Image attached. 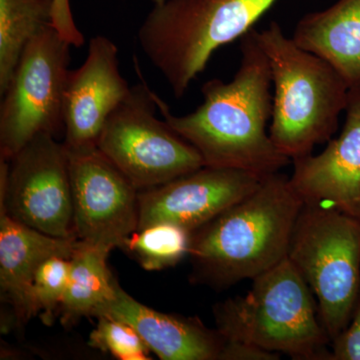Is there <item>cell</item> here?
<instances>
[{
  "label": "cell",
  "mask_w": 360,
  "mask_h": 360,
  "mask_svg": "<svg viewBox=\"0 0 360 360\" xmlns=\"http://www.w3.org/2000/svg\"><path fill=\"white\" fill-rule=\"evenodd\" d=\"M240 65L232 80H208L203 103L193 112L176 116L158 94L165 120L198 149L206 167L232 168L252 174H276L290 162L281 155L267 124L271 120V72L255 30L241 37Z\"/></svg>",
  "instance_id": "obj_1"
},
{
  "label": "cell",
  "mask_w": 360,
  "mask_h": 360,
  "mask_svg": "<svg viewBox=\"0 0 360 360\" xmlns=\"http://www.w3.org/2000/svg\"><path fill=\"white\" fill-rule=\"evenodd\" d=\"M303 206L290 177L266 175L255 191L193 232L191 278L224 288L276 266L288 257Z\"/></svg>",
  "instance_id": "obj_2"
},
{
  "label": "cell",
  "mask_w": 360,
  "mask_h": 360,
  "mask_svg": "<svg viewBox=\"0 0 360 360\" xmlns=\"http://www.w3.org/2000/svg\"><path fill=\"white\" fill-rule=\"evenodd\" d=\"M255 34L274 86L270 139L291 161L309 155L335 134L349 86L328 61L286 37L278 23Z\"/></svg>",
  "instance_id": "obj_3"
},
{
  "label": "cell",
  "mask_w": 360,
  "mask_h": 360,
  "mask_svg": "<svg viewBox=\"0 0 360 360\" xmlns=\"http://www.w3.org/2000/svg\"><path fill=\"white\" fill-rule=\"evenodd\" d=\"M314 295L295 264L284 258L252 279L248 295L213 309L225 340L243 341L297 360H329L330 338Z\"/></svg>",
  "instance_id": "obj_4"
},
{
  "label": "cell",
  "mask_w": 360,
  "mask_h": 360,
  "mask_svg": "<svg viewBox=\"0 0 360 360\" xmlns=\"http://www.w3.org/2000/svg\"><path fill=\"white\" fill-rule=\"evenodd\" d=\"M277 0H165L139 30V45L176 98L219 47L245 37Z\"/></svg>",
  "instance_id": "obj_5"
},
{
  "label": "cell",
  "mask_w": 360,
  "mask_h": 360,
  "mask_svg": "<svg viewBox=\"0 0 360 360\" xmlns=\"http://www.w3.org/2000/svg\"><path fill=\"white\" fill-rule=\"evenodd\" d=\"M288 259L316 297L333 341L349 323L360 298V219L329 206L304 203Z\"/></svg>",
  "instance_id": "obj_6"
},
{
  "label": "cell",
  "mask_w": 360,
  "mask_h": 360,
  "mask_svg": "<svg viewBox=\"0 0 360 360\" xmlns=\"http://www.w3.org/2000/svg\"><path fill=\"white\" fill-rule=\"evenodd\" d=\"M155 94L144 80L104 125L97 148L139 191L205 167L198 149L156 116Z\"/></svg>",
  "instance_id": "obj_7"
},
{
  "label": "cell",
  "mask_w": 360,
  "mask_h": 360,
  "mask_svg": "<svg viewBox=\"0 0 360 360\" xmlns=\"http://www.w3.org/2000/svg\"><path fill=\"white\" fill-rule=\"evenodd\" d=\"M71 45L53 26L21 54L0 105V156L9 160L39 134L65 132V92Z\"/></svg>",
  "instance_id": "obj_8"
},
{
  "label": "cell",
  "mask_w": 360,
  "mask_h": 360,
  "mask_svg": "<svg viewBox=\"0 0 360 360\" xmlns=\"http://www.w3.org/2000/svg\"><path fill=\"white\" fill-rule=\"evenodd\" d=\"M0 210L56 238H77L70 158L63 142L39 134L0 165Z\"/></svg>",
  "instance_id": "obj_9"
},
{
  "label": "cell",
  "mask_w": 360,
  "mask_h": 360,
  "mask_svg": "<svg viewBox=\"0 0 360 360\" xmlns=\"http://www.w3.org/2000/svg\"><path fill=\"white\" fill-rule=\"evenodd\" d=\"M68 153L75 236L85 245L120 248L139 229V189L98 148Z\"/></svg>",
  "instance_id": "obj_10"
},
{
  "label": "cell",
  "mask_w": 360,
  "mask_h": 360,
  "mask_svg": "<svg viewBox=\"0 0 360 360\" xmlns=\"http://www.w3.org/2000/svg\"><path fill=\"white\" fill-rule=\"evenodd\" d=\"M264 177L245 170L205 165L139 191L137 229L172 222L193 232L255 191Z\"/></svg>",
  "instance_id": "obj_11"
},
{
  "label": "cell",
  "mask_w": 360,
  "mask_h": 360,
  "mask_svg": "<svg viewBox=\"0 0 360 360\" xmlns=\"http://www.w3.org/2000/svg\"><path fill=\"white\" fill-rule=\"evenodd\" d=\"M131 87L120 70L117 46L97 35L84 65L70 70L65 92V143L70 153L97 148L104 125Z\"/></svg>",
  "instance_id": "obj_12"
},
{
  "label": "cell",
  "mask_w": 360,
  "mask_h": 360,
  "mask_svg": "<svg viewBox=\"0 0 360 360\" xmlns=\"http://www.w3.org/2000/svg\"><path fill=\"white\" fill-rule=\"evenodd\" d=\"M340 136L317 155L292 160L290 177L307 205L335 208L360 219V86L349 89Z\"/></svg>",
  "instance_id": "obj_13"
},
{
  "label": "cell",
  "mask_w": 360,
  "mask_h": 360,
  "mask_svg": "<svg viewBox=\"0 0 360 360\" xmlns=\"http://www.w3.org/2000/svg\"><path fill=\"white\" fill-rule=\"evenodd\" d=\"M129 324L161 360H219L225 338L200 317L165 314L137 302L117 286L112 302L97 312Z\"/></svg>",
  "instance_id": "obj_14"
},
{
  "label": "cell",
  "mask_w": 360,
  "mask_h": 360,
  "mask_svg": "<svg viewBox=\"0 0 360 360\" xmlns=\"http://www.w3.org/2000/svg\"><path fill=\"white\" fill-rule=\"evenodd\" d=\"M0 290L18 326L30 321L33 314L30 288L42 262L51 257H72L77 238H56L11 219L0 210Z\"/></svg>",
  "instance_id": "obj_15"
},
{
  "label": "cell",
  "mask_w": 360,
  "mask_h": 360,
  "mask_svg": "<svg viewBox=\"0 0 360 360\" xmlns=\"http://www.w3.org/2000/svg\"><path fill=\"white\" fill-rule=\"evenodd\" d=\"M292 39L328 61L349 89L360 86V0H338L324 11L307 14Z\"/></svg>",
  "instance_id": "obj_16"
},
{
  "label": "cell",
  "mask_w": 360,
  "mask_h": 360,
  "mask_svg": "<svg viewBox=\"0 0 360 360\" xmlns=\"http://www.w3.org/2000/svg\"><path fill=\"white\" fill-rule=\"evenodd\" d=\"M110 251L80 241L70 258L68 286L59 309L61 323L65 328L75 326L84 317L96 316L115 300L118 283L108 264Z\"/></svg>",
  "instance_id": "obj_17"
},
{
  "label": "cell",
  "mask_w": 360,
  "mask_h": 360,
  "mask_svg": "<svg viewBox=\"0 0 360 360\" xmlns=\"http://www.w3.org/2000/svg\"><path fill=\"white\" fill-rule=\"evenodd\" d=\"M53 0H0V94L33 37L51 25Z\"/></svg>",
  "instance_id": "obj_18"
},
{
  "label": "cell",
  "mask_w": 360,
  "mask_h": 360,
  "mask_svg": "<svg viewBox=\"0 0 360 360\" xmlns=\"http://www.w3.org/2000/svg\"><path fill=\"white\" fill-rule=\"evenodd\" d=\"M193 232L172 222H158L136 229L122 248L142 269L158 271L174 267L189 257Z\"/></svg>",
  "instance_id": "obj_19"
},
{
  "label": "cell",
  "mask_w": 360,
  "mask_h": 360,
  "mask_svg": "<svg viewBox=\"0 0 360 360\" xmlns=\"http://www.w3.org/2000/svg\"><path fill=\"white\" fill-rule=\"evenodd\" d=\"M70 271V258L51 257L40 264L30 288V302L34 317L45 326H52L59 314Z\"/></svg>",
  "instance_id": "obj_20"
},
{
  "label": "cell",
  "mask_w": 360,
  "mask_h": 360,
  "mask_svg": "<svg viewBox=\"0 0 360 360\" xmlns=\"http://www.w3.org/2000/svg\"><path fill=\"white\" fill-rule=\"evenodd\" d=\"M97 326L90 333L89 345L120 360H148L151 350L129 324L108 315L96 317Z\"/></svg>",
  "instance_id": "obj_21"
},
{
  "label": "cell",
  "mask_w": 360,
  "mask_h": 360,
  "mask_svg": "<svg viewBox=\"0 0 360 360\" xmlns=\"http://www.w3.org/2000/svg\"><path fill=\"white\" fill-rule=\"evenodd\" d=\"M329 360H360V298L347 328L331 341Z\"/></svg>",
  "instance_id": "obj_22"
},
{
  "label": "cell",
  "mask_w": 360,
  "mask_h": 360,
  "mask_svg": "<svg viewBox=\"0 0 360 360\" xmlns=\"http://www.w3.org/2000/svg\"><path fill=\"white\" fill-rule=\"evenodd\" d=\"M51 25L71 46L80 47L84 44V34L73 18L70 0H53Z\"/></svg>",
  "instance_id": "obj_23"
},
{
  "label": "cell",
  "mask_w": 360,
  "mask_h": 360,
  "mask_svg": "<svg viewBox=\"0 0 360 360\" xmlns=\"http://www.w3.org/2000/svg\"><path fill=\"white\" fill-rule=\"evenodd\" d=\"M278 354L267 352L243 341L225 340L224 350L219 360H276Z\"/></svg>",
  "instance_id": "obj_24"
},
{
  "label": "cell",
  "mask_w": 360,
  "mask_h": 360,
  "mask_svg": "<svg viewBox=\"0 0 360 360\" xmlns=\"http://www.w3.org/2000/svg\"><path fill=\"white\" fill-rule=\"evenodd\" d=\"M153 4H162V2H165V0H153Z\"/></svg>",
  "instance_id": "obj_25"
}]
</instances>
